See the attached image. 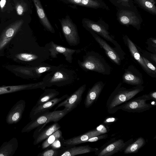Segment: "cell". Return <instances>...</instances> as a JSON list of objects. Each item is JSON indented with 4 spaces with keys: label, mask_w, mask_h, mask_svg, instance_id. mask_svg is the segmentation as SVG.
<instances>
[{
    "label": "cell",
    "mask_w": 156,
    "mask_h": 156,
    "mask_svg": "<svg viewBox=\"0 0 156 156\" xmlns=\"http://www.w3.org/2000/svg\"><path fill=\"white\" fill-rule=\"evenodd\" d=\"M120 82L110 94L106 102L107 111L109 114L115 113L117 108L133 98L138 93L143 90L144 87L136 86L127 89L121 87Z\"/></svg>",
    "instance_id": "obj_1"
},
{
    "label": "cell",
    "mask_w": 156,
    "mask_h": 156,
    "mask_svg": "<svg viewBox=\"0 0 156 156\" xmlns=\"http://www.w3.org/2000/svg\"><path fill=\"white\" fill-rule=\"evenodd\" d=\"M77 78L75 71L61 65L56 70L47 74L42 81L46 87L53 86L61 87L72 84Z\"/></svg>",
    "instance_id": "obj_2"
},
{
    "label": "cell",
    "mask_w": 156,
    "mask_h": 156,
    "mask_svg": "<svg viewBox=\"0 0 156 156\" xmlns=\"http://www.w3.org/2000/svg\"><path fill=\"white\" fill-rule=\"evenodd\" d=\"M78 63L83 70L94 71L104 75L110 73V68L100 55L94 51L88 52L83 56V60Z\"/></svg>",
    "instance_id": "obj_3"
},
{
    "label": "cell",
    "mask_w": 156,
    "mask_h": 156,
    "mask_svg": "<svg viewBox=\"0 0 156 156\" xmlns=\"http://www.w3.org/2000/svg\"><path fill=\"white\" fill-rule=\"evenodd\" d=\"M68 113L65 108L61 110L46 112L31 120L23 129L22 132H29L38 126L51 122H56Z\"/></svg>",
    "instance_id": "obj_4"
},
{
    "label": "cell",
    "mask_w": 156,
    "mask_h": 156,
    "mask_svg": "<svg viewBox=\"0 0 156 156\" xmlns=\"http://www.w3.org/2000/svg\"><path fill=\"white\" fill-rule=\"evenodd\" d=\"M116 15L121 25L132 26L138 30L140 29L143 20L136 6L130 8L118 9Z\"/></svg>",
    "instance_id": "obj_5"
},
{
    "label": "cell",
    "mask_w": 156,
    "mask_h": 156,
    "mask_svg": "<svg viewBox=\"0 0 156 156\" xmlns=\"http://www.w3.org/2000/svg\"><path fill=\"white\" fill-rule=\"evenodd\" d=\"M82 23L83 27L89 31L93 32L110 41L116 46L119 47L108 31V25L104 21L99 20L96 22L87 18H84L83 20Z\"/></svg>",
    "instance_id": "obj_6"
},
{
    "label": "cell",
    "mask_w": 156,
    "mask_h": 156,
    "mask_svg": "<svg viewBox=\"0 0 156 156\" xmlns=\"http://www.w3.org/2000/svg\"><path fill=\"white\" fill-rule=\"evenodd\" d=\"M151 99L148 94H144L132 99L119 106L117 111L121 109L129 112L140 113L149 110L153 106L151 103H147Z\"/></svg>",
    "instance_id": "obj_7"
},
{
    "label": "cell",
    "mask_w": 156,
    "mask_h": 156,
    "mask_svg": "<svg viewBox=\"0 0 156 156\" xmlns=\"http://www.w3.org/2000/svg\"><path fill=\"white\" fill-rule=\"evenodd\" d=\"M62 31L65 38L71 46L78 45L80 38L76 26L69 17H66L61 21Z\"/></svg>",
    "instance_id": "obj_8"
},
{
    "label": "cell",
    "mask_w": 156,
    "mask_h": 156,
    "mask_svg": "<svg viewBox=\"0 0 156 156\" xmlns=\"http://www.w3.org/2000/svg\"><path fill=\"white\" fill-rule=\"evenodd\" d=\"M133 141V139L126 142L122 139H118L103 146L95 152V154L98 156H111L119 152L123 151Z\"/></svg>",
    "instance_id": "obj_9"
},
{
    "label": "cell",
    "mask_w": 156,
    "mask_h": 156,
    "mask_svg": "<svg viewBox=\"0 0 156 156\" xmlns=\"http://www.w3.org/2000/svg\"><path fill=\"white\" fill-rule=\"evenodd\" d=\"M45 47L49 53L51 58H56L58 54H62L66 60L70 63H72L74 54L80 51L79 49H71L56 44L52 41L46 44Z\"/></svg>",
    "instance_id": "obj_10"
},
{
    "label": "cell",
    "mask_w": 156,
    "mask_h": 156,
    "mask_svg": "<svg viewBox=\"0 0 156 156\" xmlns=\"http://www.w3.org/2000/svg\"><path fill=\"white\" fill-rule=\"evenodd\" d=\"M86 89V85L83 84L63 101L59 103L54 110L61 107H64L68 113L70 112L79 105L82 100L83 94Z\"/></svg>",
    "instance_id": "obj_11"
},
{
    "label": "cell",
    "mask_w": 156,
    "mask_h": 156,
    "mask_svg": "<svg viewBox=\"0 0 156 156\" xmlns=\"http://www.w3.org/2000/svg\"><path fill=\"white\" fill-rule=\"evenodd\" d=\"M46 124L41 125L36 128L33 136L34 139V145L38 144L43 141L61 128V126L57 122L46 126Z\"/></svg>",
    "instance_id": "obj_12"
},
{
    "label": "cell",
    "mask_w": 156,
    "mask_h": 156,
    "mask_svg": "<svg viewBox=\"0 0 156 156\" xmlns=\"http://www.w3.org/2000/svg\"><path fill=\"white\" fill-rule=\"evenodd\" d=\"M103 134L104 133L102 131L97 128L96 129L90 130L78 136L66 140L63 138L60 140L64 146H73L84 143L85 141L92 137Z\"/></svg>",
    "instance_id": "obj_13"
},
{
    "label": "cell",
    "mask_w": 156,
    "mask_h": 156,
    "mask_svg": "<svg viewBox=\"0 0 156 156\" xmlns=\"http://www.w3.org/2000/svg\"><path fill=\"white\" fill-rule=\"evenodd\" d=\"M68 95L66 94L60 98H55L50 101L37 106L35 105L30 114V117L32 120L39 115L48 111L54 106L66 99Z\"/></svg>",
    "instance_id": "obj_14"
},
{
    "label": "cell",
    "mask_w": 156,
    "mask_h": 156,
    "mask_svg": "<svg viewBox=\"0 0 156 156\" xmlns=\"http://www.w3.org/2000/svg\"><path fill=\"white\" fill-rule=\"evenodd\" d=\"M23 23L22 20L16 21L3 31L0 37V50L8 43L20 29Z\"/></svg>",
    "instance_id": "obj_15"
},
{
    "label": "cell",
    "mask_w": 156,
    "mask_h": 156,
    "mask_svg": "<svg viewBox=\"0 0 156 156\" xmlns=\"http://www.w3.org/2000/svg\"><path fill=\"white\" fill-rule=\"evenodd\" d=\"M123 39L127 46L132 56L140 64L143 69L149 76L153 77H155L156 73L150 70L144 63L142 57L138 51L134 44L126 35L125 36Z\"/></svg>",
    "instance_id": "obj_16"
},
{
    "label": "cell",
    "mask_w": 156,
    "mask_h": 156,
    "mask_svg": "<svg viewBox=\"0 0 156 156\" xmlns=\"http://www.w3.org/2000/svg\"><path fill=\"white\" fill-rule=\"evenodd\" d=\"M98 148H93L89 145L66 147L62 149L59 150L58 156H74L97 151Z\"/></svg>",
    "instance_id": "obj_17"
},
{
    "label": "cell",
    "mask_w": 156,
    "mask_h": 156,
    "mask_svg": "<svg viewBox=\"0 0 156 156\" xmlns=\"http://www.w3.org/2000/svg\"><path fill=\"white\" fill-rule=\"evenodd\" d=\"M92 34L95 41L105 50L107 56L113 62L119 65L121 64V59L115 50L112 48L107 42L101 38L99 35L91 31H89Z\"/></svg>",
    "instance_id": "obj_18"
},
{
    "label": "cell",
    "mask_w": 156,
    "mask_h": 156,
    "mask_svg": "<svg viewBox=\"0 0 156 156\" xmlns=\"http://www.w3.org/2000/svg\"><path fill=\"white\" fill-rule=\"evenodd\" d=\"M105 85L102 81H99L89 89L84 103L86 108L90 107L97 101Z\"/></svg>",
    "instance_id": "obj_19"
},
{
    "label": "cell",
    "mask_w": 156,
    "mask_h": 156,
    "mask_svg": "<svg viewBox=\"0 0 156 156\" xmlns=\"http://www.w3.org/2000/svg\"><path fill=\"white\" fill-rule=\"evenodd\" d=\"M25 103L24 101L17 102L13 107L7 117V122L9 124H13L18 122L22 117L24 110Z\"/></svg>",
    "instance_id": "obj_20"
},
{
    "label": "cell",
    "mask_w": 156,
    "mask_h": 156,
    "mask_svg": "<svg viewBox=\"0 0 156 156\" xmlns=\"http://www.w3.org/2000/svg\"><path fill=\"white\" fill-rule=\"evenodd\" d=\"M133 71L129 67L125 70L122 77L123 82L136 86L142 85L144 82L141 74L138 72H133Z\"/></svg>",
    "instance_id": "obj_21"
},
{
    "label": "cell",
    "mask_w": 156,
    "mask_h": 156,
    "mask_svg": "<svg viewBox=\"0 0 156 156\" xmlns=\"http://www.w3.org/2000/svg\"><path fill=\"white\" fill-rule=\"evenodd\" d=\"M69 2L79 5L95 9L109 10L108 6L103 0H67Z\"/></svg>",
    "instance_id": "obj_22"
},
{
    "label": "cell",
    "mask_w": 156,
    "mask_h": 156,
    "mask_svg": "<svg viewBox=\"0 0 156 156\" xmlns=\"http://www.w3.org/2000/svg\"><path fill=\"white\" fill-rule=\"evenodd\" d=\"M36 9L39 19L44 27L52 33L55 32V30L49 21L40 0H32Z\"/></svg>",
    "instance_id": "obj_23"
},
{
    "label": "cell",
    "mask_w": 156,
    "mask_h": 156,
    "mask_svg": "<svg viewBox=\"0 0 156 156\" xmlns=\"http://www.w3.org/2000/svg\"><path fill=\"white\" fill-rule=\"evenodd\" d=\"M41 86V83L39 82L20 85L0 87V94L23 90L40 88Z\"/></svg>",
    "instance_id": "obj_24"
},
{
    "label": "cell",
    "mask_w": 156,
    "mask_h": 156,
    "mask_svg": "<svg viewBox=\"0 0 156 156\" xmlns=\"http://www.w3.org/2000/svg\"><path fill=\"white\" fill-rule=\"evenodd\" d=\"M140 8L153 15H156V0H132Z\"/></svg>",
    "instance_id": "obj_25"
},
{
    "label": "cell",
    "mask_w": 156,
    "mask_h": 156,
    "mask_svg": "<svg viewBox=\"0 0 156 156\" xmlns=\"http://www.w3.org/2000/svg\"><path fill=\"white\" fill-rule=\"evenodd\" d=\"M37 101L35 106L41 105L55 98L59 94V92L54 89H45Z\"/></svg>",
    "instance_id": "obj_26"
},
{
    "label": "cell",
    "mask_w": 156,
    "mask_h": 156,
    "mask_svg": "<svg viewBox=\"0 0 156 156\" xmlns=\"http://www.w3.org/2000/svg\"><path fill=\"white\" fill-rule=\"evenodd\" d=\"M59 67L58 66L51 65L47 63H42L39 65L33 67V70L35 77L40 78L43 73L53 71Z\"/></svg>",
    "instance_id": "obj_27"
},
{
    "label": "cell",
    "mask_w": 156,
    "mask_h": 156,
    "mask_svg": "<svg viewBox=\"0 0 156 156\" xmlns=\"http://www.w3.org/2000/svg\"><path fill=\"white\" fill-rule=\"evenodd\" d=\"M146 141L142 137L140 136L133 142L129 145L123 150L125 154L135 153L137 152L145 145Z\"/></svg>",
    "instance_id": "obj_28"
},
{
    "label": "cell",
    "mask_w": 156,
    "mask_h": 156,
    "mask_svg": "<svg viewBox=\"0 0 156 156\" xmlns=\"http://www.w3.org/2000/svg\"><path fill=\"white\" fill-rule=\"evenodd\" d=\"M62 138V132L58 129L52 133L43 142L41 145L42 149H46L56 140Z\"/></svg>",
    "instance_id": "obj_29"
},
{
    "label": "cell",
    "mask_w": 156,
    "mask_h": 156,
    "mask_svg": "<svg viewBox=\"0 0 156 156\" xmlns=\"http://www.w3.org/2000/svg\"><path fill=\"white\" fill-rule=\"evenodd\" d=\"M118 9H126L134 7L135 5L132 0H109Z\"/></svg>",
    "instance_id": "obj_30"
},
{
    "label": "cell",
    "mask_w": 156,
    "mask_h": 156,
    "mask_svg": "<svg viewBox=\"0 0 156 156\" xmlns=\"http://www.w3.org/2000/svg\"><path fill=\"white\" fill-rule=\"evenodd\" d=\"M16 57L21 60L26 62H31L38 59L42 61H43V60L40 59V56L31 53H20L17 55Z\"/></svg>",
    "instance_id": "obj_31"
},
{
    "label": "cell",
    "mask_w": 156,
    "mask_h": 156,
    "mask_svg": "<svg viewBox=\"0 0 156 156\" xmlns=\"http://www.w3.org/2000/svg\"><path fill=\"white\" fill-rule=\"evenodd\" d=\"M59 150L52 148L46 149L44 151L40 153L38 156H57Z\"/></svg>",
    "instance_id": "obj_32"
},
{
    "label": "cell",
    "mask_w": 156,
    "mask_h": 156,
    "mask_svg": "<svg viewBox=\"0 0 156 156\" xmlns=\"http://www.w3.org/2000/svg\"><path fill=\"white\" fill-rule=\"evenodd\" d=\"M108 136L107 134L104 133L92 137L85 141V143L96 142L99 140L105 139L107 138Z\"/></svg>",
    "instance_id": "obj_33"
},
{
    "label": "cell",
    "mask_w": 156,
    "mask_h": 156,
    "mask_svg": "<svg viewBox=\"0 0 156 156\" xmlns=\"http://www.w3.org/2000/svg\"><path fill=\"white\" fill-rule=\"evenodd\" d=\"M16 9L17 13L20 16L23 15L26 10L24 6L21 3L17 4L16 6Z\"/></svg>",
    "instance_id": "obj_34"
},
{
    "label": "cell",
    "mask_w": 156,
    "mask_h": 156,
    "mask_svg": "<svg viewBox=\"0 0 156 156\" xmlns=\"http://www.w3.org/2000/svg\"><path fill=\"white\" fill-rule=\"evenodd\" d=\"M142 58L144 63L147 66V67L150 70L156 73V69L154 66L153 65V64L151 62H150L147 58L144 57H142Z\"/></svg>",
    "instance_id": "obj_35"
},
{
    "label": "cell",
    "mask_w": 156,
    "mask_h": 156,
    "mask_svg": "<svg viewBox=\"0 0 156 156\" xmlns=\"http://www.w3.org/2000/svg\"><path fill=\"white\" fill-rule=\"evenodd\" d=\"M118 120L116 118L113 117H109L106 118L103 121V123L105 125H109L115 122Z\"/></svg>",
    "instance_id": "obj_36"
},
{
    "label": "cell",
    "mask_w": 156,
    "mask_h": 156,
    "mask_svg": "<svg viewBox=\"0 0 156 156\" xmlns=\"http://www.w3.org/2000/svg\"><path fill=\"white\" fill-rule=\"evenodd\" d=\"M151 100H154L155 101L156 100V91H154L151 92L149 94Z\"/></svg>",
    "instance_id": "obj_37"
},
{
    "label": "cell",
    "mask_w": 156,
    "mask_h": 156,
    "mask_svg": "<svg viewBox=\"0 0 156 156\" xmlns=\"http://www.w3.org/2000/svg\"><path fill=\"white\" fill-rule=\"evenodd\" d=\"M151 58L152 59L154 60L155 62H156V55L155 54L152 55Z\"/></svg>",
    "instance_id": "obj_38"
},
{
    "label": "cell",
    "mask_w": 156,
    "mask_h": 156,
    "mask_svg": "<svg viewBox=\"0 0 156 156\" xmlns=\"http://www.w3.org/2000/svg\"><path fill=\"white\" fill-rule=\"evenodd\" d=\"M152 42L154 44H156V39L155 38H151Z\"/></svg>",
    "instance_id": "obj_39"
}]
</instances>
